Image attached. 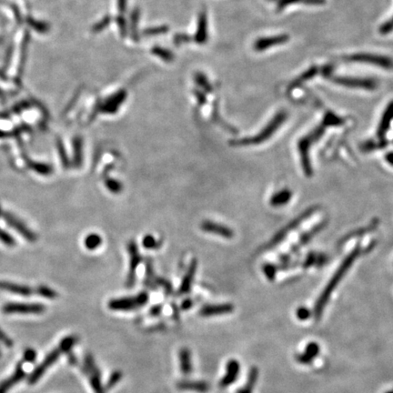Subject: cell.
<instances>
[{"mask_svg":"<svg viewBox=\"0 0 393 393\" xmlns=\"http://www.w3.org/2000/svg\"><path fill=\"white\" fill-rule=\"evenodd\" d=\"M347 59L352 62L375 65L384 69H393V60L391 57L376 55V54L358 53V54H353L350 57H348Z\"/></svg>","mask_w":393,"mask_h":393,"instance_id":"obj_6","label":"cell"},{"mask_svg":"<svg viewBox=\"0 0 393 393\" xmlns=\"http://www.w3.org/2000/svg\"><path fill=\"white\" fill-rule=\"evenodd\" d=\"M318 73V68L316 67H312L310 68L308 71L304 72L302 75H300V77L297 79H295V81L292 82V84L290 85V87H296V86H300L302 83H304L305 81H307L308 79L313 78L316 76V74Z\"/></svg>","mask_w":393,"mask_h":393,"instance_id":"obj_32","label":"cell"},{"mask_svg":"<svg viewBox=\"0 0 393 393\" xmlns=\"http://www.w3.org/2000/svg\"><path fill=\"white\" fill-rule=\"evenodd\" d=\"M257 376H258V372H257V368H252L250 370V373H249V377H248V380L246 385L242 389L239 390L237 393H251L252 390L254 389V386L257 382Z\"/></svg>","mask_w":393,"mask_h":393,"instance_id":"obj_28","label":"cell"},{"mask_svg":"<svg viewBox=\"0 0 393 393\" xmlns=\"http://www.w3.org/2000/svg\"><path fill=\"white\" fill-rule=\"evenodd\" d=\"M107 189L112 193L118 194L121 192L123 185L119 181L113 179H107L105 182Z\"/></svg>","mask_w":393,"mask_h":393,"instance_id":"obj_37","label":"cell"},{"mask_svg":"<svg viewBox=\"0 0 393 393\" xmlns=\"http://www.w3.org/2000/svg\"><path fill=\"white\" fill-rule=\"evenodd\" d=\"M84 244H85V247L87 250H97L100 245L102 244V239H101L100 235H98L96 233H91V234L87 235L85 238Z\"/></svg>","mask_w":393,"mask_h":393,"instance_id":"obj_31","label":"cell"},{"mask_svg":"<svg viewBox=\"0 0 393 393\" xmlns=\"http://www.w3.org/2000/svg\"><path fill=\"white\" fill-rule=\"evenodd\" d=\"M0 290L21 296H29L32 294V290L29 287L16 284L8 281H0Z\"/></svg>","mask_w":393,"mask_h":393,"instance_id":"obj_23","label":"cell"},{"mask_svg":"<svg viewBox=\"0 0 393 393\" xmlns=\"http://www.w3.org/2000/svg\"><path fill=\"white\" fill-rule=\"evenodd\" d=\"M36 292L39 294L40 296L45 297L47 299H50V300H54L58 296V294L54 290H52V289H50V288L47 286H38L37 290H36Z\"/></svg>","mask_w":393,"mask_h":393,"instance_id":"obj_38","label":"cell"},{"mask_svg":"<svg viewBox=\"0 0 393 393\" xmlns=\"http://www.w3.org/2000/svg\"><path fill=\"white\" fill-rule=\"evenodd\" d=\"M292 198V192L289 188H283L279 192L274 194L271 199V204L273 207H281L288 204Z\"/></svg>","mask_w":393,"mask_h":393,"instance_id":"obj_25","label":"cell"},{"mask_svg":"<svg viewBox=\"0 0 393 393\" xmlns=\"http://www.w3.org/2000/svg\"><path fill=\"white\" fill-rule=\"evenodd\" d=\"M385 159H386V161L389 164L393 167V151L387 153Z\"/></svg>","mask_w":393,"mask_h":393,"instance_id":"obj_56","label":"cell"},{"mask_svg":"<svg viewBox=\"0 0 393 393\" xmlns=\"http://www.w3.org/2000/svg\"><path fill=\"white\" fill-rule=\"evenodd\" d=\"M226 370L227 372L220 382V385L222 388H227L236 381L240 371V366L239 361L236 359H230L227 363Z\"/></svg>","mask_w":393,"mask_h":393,"instance_id":"obj_15","label":"cell"},{"mask_svg":"<svg viewBox=\"0 0 393 393\" xmlns=\"http://www.w3.org/2000/svg\"><path fill=\"white\" fill-rule=\"evenodd\" d=\"M179 366L180 371L184 376H188L192 372L191 352L188 348H182L179 350Z\"/></svg>","mask_w":393,"mask_h":393,"instance_id":"obj_22","label":"cell"},{"mask_svg":"<svg viewBox=\"0 0 393 393\" xmlns=\"http://www.w3.org/2000/svg\"><path fill=\"white\" fill-rule=\"evenodd\" d=\"M3 217H4L5 221L13 229H16L20 235L24 237L28 241H29V242H35V241H36L37 237L36 236V234L33 231H31L30 229H28L26 227V225L21 221H19L17 217H15L14 215L6 212V213L3 214Z\"/></svg>","mask_w":393,"mask_h":393,"instance_id":"obj_12","label":"cell"},{"mask_svg":"<svg viewBox=\"0 0 393 393\" xmlns=\"http://www.w3.org/2000/svg\"><path fill=\"white\" fill-rule=\"evenodd\" d=\"M393 120V100L390 102V104L385 108L383 112L381 120L379 121V127L377 130V135L380 139H383L386 136L387 132L391 127V123Z\"/></svg>","mask_w":393,"mask_h":393,"instance_id":"obj_18","label":"cell"},{"mask_svg":"<svg viewBox=\"0 0 393 393\" xmlns=\"http://www.w3.org/2000/svg\"><path fill=\"white\" fill-rule=\"evenodd\" d=\"M116 21H117V24H118V26H119L120 35H121L122 37H125V36H127V34H128V27H127V22L125 20L124 17L121 16V15L119 16V17H117Z\"/></svg>","mask_w":393,"mask_h":393,"instance_id":"obj_42","label":"cell"},{"mask_svg":"<svg viewBox=\"0 0 393 393\" xmlns=\"http://www.w3.org/2000/svg\"><path fill=\"white\" fill-rule=\"evenodd\" d=\"M264 272L265 274H266V276L268 277V279H272L274 278V276H275L276 271L272 268V265H268V266H266L264 268Z\"/></svg>","mask_w":393,"mask_h":393,"instance_id":"obj_51","label":"cell"},{"mask_svg":"<svg viewBox=\"0 0 393 393\" xmlns=\"http://www.w3.org/2000/svg\"><path fill=\"white\" fill-rule=\"evenodd\" d=\"M149 294L141 292L134 297H126L120 299H114L108 302V308L111 310H121L129 311L143 307L149 301Z\"/></svg>","mask_w":393,"mask_h":393,"instance_id":"obj_4","label":"cell"},{"mask_svg":"<svg viewBox=\"0 0 393 393\" xmlns=\"http://www.w3.org/2000/svg\"><path fill=\"white\" fill-rule=\"evenodd\" d=\"M295 3H303L311 6H321L326 3V0H280L278 4V9L281 10L289 5H292Z\"/></svg>","mask_w":393,"mask_h":393,"instance_id":"obj_29","label":"cell"},{"mask_svg":"<svg viewBox=\"0 0 393 393\" xmlns=\"http://www.w3.org/2000/svg\"><path fill=\"white\" fill-rule=\"evenodd\" d=\"M290 40V36L287 34H281L278 36H270V37H260L257 39L254 43V50L257 52H261L264 50L273 48L275 46H279L287 43Z\"/></svg>","mask_w":393,"mask_h":393,"instance_id":"obj_13","label":"cell"},{"mask_svg":"<svg viewBox=\"0 0 393 393\" xmlns=\"http://www.w3.org/2000/svg\"><path fill=\"white\" fill-rule=\"evenodd\" d=\"M2 309L7 314H41L46 308L39 303H7Z\"/></svg>","mask_w":393,"mask_h":393,"instance_id":"obj_9","label":"cell"},{"mask_svg":"<svg viewBox=\"0 0 393 393\" xmlns=\"http://www.w3.org/2000/svg\"><path fill=\"white\" fill-rule=\"evenodd\" d=\"M322 124L323 125L316 128L308 135L302 137L298 143V150L300 151L301 166H302L304 173L308 177H310L312 175V168H311V163L309 160V154H308L309 149H310L311 144L314 143L316 140H318L323 135L326 125L324 123H322Z\"/></svg>","mask_w":393,"mask_h":393,"instance_id":"obj_3","label":"cell"},{"mask_svg":"<svg viewBox=\"0 0 393 393\" xmlns=\"http://www.w3.org/2000/svg\"><path fill=\"white\" fill-rule=\"evenodd\" d=\"M197 267H198V261L196 259H193L191 261V263L188 267V270L186 272L184 278L182 279L181 285L179 287V295H183V294H187L190 288L192 285L193 282L194 275L197 271Z\"/></svg>","mask_w":393,"mask_h":393,"instance_id":"obj_19","label":"cell"},{"mask_svg":"<svg viewBox=\"0 0 393 393\" xmlns=\"http://www.w3.org/2000/svg\"><path fill=\"white\" fill-rule=\"evenodd\" d=\"M168 31H169V28L167 26H157V27L146 29L143 32V35L147 36H157V35L165 34Z\"/></svg>","mask_w":393,"mask_h":393,"instance_id":"obj_39","label":"cell"},{"mask_svg":"<svg viewBox=\"0 0 393 393\" xmlns=\"http://www.w3.org/2000/svg\"><path fill=\"white\" fill-rule=\"evenodd\" d=\"M161 310H162V305H157V306H155V307H153L150 309V316H153V317H156V316H158V315L160 314Z\"/></svg>","mask_w":393,"mask_h":393,"instance_id":"obj_55","label":"cell"},{"mask_svg":"<svg viewBox=\"0 0 393 393\" xmlns=\"http://www.w3.org/2000/svg\"><path fill=\"white\" fill-rule=\"evenodd\" d=\"M73 164L76 168H79L83 160V139L81 137H76L73 139Z\"/></svg>","mask_w":393,"mask_h":393,"instance_id":"obj_26","label":"cell"},{"mask_svg":"<svg viewBox=\"0 0 393 393\" xmlns=\"http://www.w3.org/2000/svg\"><path fill=\"white\" fill-rule=\"evenodd\" d=\"M156 283L157 285H161L164 288L165 291L167 294H171L172 292V286L171 283L164 279H156Z\"/></svg>","mask_w":393,"mask_h":393,"instance_id":"obj_47","label":"cell"},{"mask_svg":"<svg viewBox=\"0 0 393 393\" xmlns=\"http://www.w3.org/2000/svg\"><path fill=\"white\" fill-rule=\"evenodd\" d=\"M84 372L86 376H88V379L90 385L93 389L95 393H105V390L101 383V375L100 370L98 369L97 365L94 361V359L90 354H87L84 360Z\"/></svg>","mask_w":393,"mask_h":393,"instance_id":"obj_8","label":"cell"},{"mask_svg":"<svg viewBox=\"0 0 393 393\" xmlns=\"http://www.w3.org/2000/svg\"><path fill=\"white\" fill-rule=\"evenodd\" d=\"M57 150H58V152H59V156H60L61 161H62V164H63L64 167H68V166H69V161H68V156H67V154H66V151H65L63 144H62V142H61L60 140H58V141H57Z\"/></svg>","mask_w":393,"mask_h":393,"instance_id":"obj_44","label":"cell"},{"mask_svg":"<svg viewBox=\"0 0 393 393\" xmlns=\"http://www.w3.org/2000/svg\"><path fill=\"white\" fill-rule=\"evenodd\" d=\"M30 168L36 171V173L42 175V176H50V174H52L53 172V169L50 165L46 164V163H41V162H30Z\"/></svg>","mask_w":393,"mask_h":393,"instance_id":"obj_33","label":"cell"},{"mask_svg":"<svg viewBox=\"0 0 393 393\" xmlns=\"http://www.w3.org/2000/svg\"><path fill=\"white\" fill-rule=\"evenodd\" d=\"M194 94H195V96H196V98H197V100H198V101H199V103H200V105H204V104H206L207 98H206V95H205V93L201 92L200 90H195V91H194Z\"/></svg>","mask_w":393,"mask_h":393,"instance_id":"obj_50","label":"cell"},{"mask_svg":"<svg viewBox=\"0 0 393 393\" xmlns=\"http://www.w3.org/2000/svg\"><path fill=\"white\" fill-rule=\"evenodd\" d=\"M192 306H193V301H192V300H191V299H187V300H184V301L182 302V304H181V309L188 310V309H189Z\"/></svg>","mask_w":393,"mask_h":393,"instance_id":"obj_54","label":"cell"},{"mask_svg":"<svg viewBox=\"0 0 393 393\" xmlns=\"http://www.w3.org/2000/svg\"><path fill=\"white\" fill-rule=\"evenodd\" d=\"M331 81L338 85L347 86L350 88H361L365 90H374L377 88L378 83L372 79H360V78H349V77H329Z\"/></svg>","mask_w":393,"mask_h":393,"instance_id":"obj_7","label":"cell"},{"mask_svg":"<svg viewBox=\"0 0 393 393\" xmlns=\"http://www.w3.org/2000/svg\"><path fill=\"white\" fill-rule=\"evenodd\" d=\"M190 40H191V38L188 36L187 34H184V33H179V34L175 35L174 37H173L174 44H175L176 46H178V47L180 46V45H182V44L188 43V42H189Z\"/></svg>","mask_w":393,"mask_h":393,"instance_id":"obj_45","label":"cell"},{"mask_svg":"<svg viewBox=\"0 0 393 393\" xmlns=\"http://www.w3.org/2000/svg\"><path fill=\"white\" fill-rule=\"evenodd\" d=\"M26 373L23 370V367L21 364L17 365L15 373L9 377L8 379L4 380L1 384H0V393H7L15 384H17V382H19L20 380L24 379Z\"/></svg>","mask_w":393,"mask_h":393,"instance_id":"obj_21","label":"cell"},{"mask_svg":"<svg viewBox=\"0 0 393 393\" xmlns=\"http://www.w3.org/2000/svg\"><path fill=\"white\" fill-rule=\"evenodd\" d=\"M110 21H111V17L105 16L102 19H100V21L94 25L93 28H92V31H93L94 33L101 32L102 30H104V29L109 26Z\"/></svg>","mask_w":393,"mask_h":393,"instance_id":"obj_40","label":"cell"},{"mask_svg":"<svg viewBox=\"0 0 393 393\" xmlns=\"http://www.w3.org/2000/svg\"><path fill=\"white\" fill-rule=\"evenodd\" d=\"M311 213H312V210H308L304 214L301 215L300 218H298L296 221H294L291 224H290L289 227H287L286 229L281 230L279 234L276 235V237L273 239L272 245H275V244H278L279 242H280L281 239H282L284 237H286L287 235H288V233H289L290 230H293V229H296V228L300 225V223H302V222H304Z\"/></svg>","mask_w":393,"mask_h":393,"instance_id":"obj_24","label":"cell"},{"mask_svg":"<svg viewBox=\"0 0 393 393\" xmlns=\"http://www.w3.org/2000/svg\"><path fill=\"white\" fill-rule=\"evenodd\" d=\"M233 310H234V307L229 303L213 304V305H206V306L201 308L200 315L202 317H212V316L229 314Z\"/></svg>","mask_w":393,"mask_h":393,"instance_id":"obj_16","label":"cell"},{"mask_svg":"<svg viewBox=\"0 0 393 393\" xmlns=\"http://www.w3.org/2000/svg\"><path fill=\"white\" fill-rule=\"evenodd\" d=\"M393 393V392H389V393Z\"/></svg>","mask_w":393,"mask_h":393,"instance_id":"obj_57","label":"cell"},{"mask_svg":"<svg viewBox=\"0 0 393 393\" xmlns=\"http://www.w3.org/2000/svg\"><path fill=\"white\" fill-rule=\"evenodd\" d=\"M0 215H1V208H0Z\"/></svg>","mask_w":393,"mask_h":393,"instance_id":"obj_58","label":"cell"},{"mask_svg":"<svg viewBox=\"0 0 393 393\" xmlns=\"http://www.w3.org/2000/svg\"><path fill=\"white\" fill-rule=\"evenodd\" d=\"M393 30V17L392 19H390V20L385 22L384 24H382V25L380 26V28H379V32H380V34H382V35L389 34V33H391Z\"/></svg>","mask_w":393,"mask_h":393,"instance_id":"obj_46","label":"cell"},{"mask_svg":"<svg viewBox=\"0 0 393 393\" xmlns=\"http://www.w3.org/2000/svg\"><path fill=\"white\" fill-rule=\"evenodd\" d=\"M195 82L198 84V86H200L205 92H207V93H210V92H212V90H213V88H212V86H211V84L209 83V81H208V79H207V77L205 76V75H203L202 73H197L196 75H195Z\"/></svg>","mask_w":393,"mask_h":393,"instance_id":"obj_34","label":"cell"},{"mask_svg":"<svg viewBox=\"0 0 393 393\" xmlns=\"http://www.w3.org/2000/svg\"><path fill=\"white\" fill-rule=\"evenodd\" d=\"M127 96H128L127 91L125 89H121V90H119L117 93L111 95L106 100L98 102L94 109L92 118H94V116H96L98 113L114 114L116 112H118L120 107L127 99Z\"/></svg>","mask_w":393,"mask_h":393,"instance_id":"obj_5","label":"cell"},{"mask_svg":"<svg viewBox=\"0 0 393 393\" xmlns=\"http://www.w3.org/2000/svg\"><path fill=\"white\" fill-rule=\"evenodd\" d=\"M139 19V9H134L131 17H130V21H131V36L134 41H137L138 40V36H137V22Z\"/></svg>","mask_w":393,"mask_h":393,"instance_id":"obj_35","label":"cell"},{"mask_svg":"<svg viewBox=\"0 0 393 393\" xmlns=\"http://www.w3.org/2000/svg\"><path fill=\"white\" fill-rule=\"evenodd\" d=\"M359 253H360V249L359 247L352 250L350 254H348V256L344 258L342 263L340 265V267L337 269L336 272L334 273L332 278L329 279L327 286L325 287L322 295L319 297V299L315 304L314 315L317 320H319L322 317V312L326 307L327 303L329 302L330 296L336 290L337 287L339 286L340 282L342 280L344 276L347 274V272H349L351 266L354 263L355 259L359 257Z\"/></svg>","mask_w":393,"mask_h":393,"instance_id":"obj_1","label":"cell"},{"mask_svg":"<svg viewBox=\"0 0 393 393\" xmlns=\"http://www.w3.org/2000/svg\"><path fill=\"white\" fill-rule=\"evenodd\" d=\"M319 352H320V348H319L318 344L309 343L308 345L305 352L300 354V356H298L297 359H298V361H300V363L308 364L310 361H312V359L318 355Z\"/></svg>","mask_w":393,"mask_h":393,"instance_id":"obj_27","label":"cell"},{"mask_svg":"<svg viewBox=\"0 0 393 393\" xmlns=\"http://www.w3.org/2000/svg\"><path fill=\"white\" fill-rule=\"evenodd\" d=\"M151 53L159 57V58H161L162 60H164L166 62H171L174 59V54L172 53L171 50L161 48V47H158V46L152 48L151 49Z\"/></svg>","mask_w":393,"mask_h":393,"instance_id":"obj_30","label":"cell"},{"mask_svg":"<svg viewBox=\"0 0 393 393\" xmlns=\"http://www.w3.org/2000/svg\"><path fill=\"white\" fill-rule=\"evenodd\" d=\"M309 315H310V312H309V310H308V308H300L297 310V316H298V318H299L300 320H302V321L308 319V318L309 317Z\"/></svg>","mask_w":393,"mask_h":393,"instance_id":"obj_49","label":"cell"},{"mask_svg":"<svg viewBox=\"0 0 393 393\" xmlns=\"http://www.w3.org/2000/svg\"><path fill=\"white\" fill-rule=\"evenodd\" d=\"M129 257H130V263H129V271L127 279V287L132 288L136 281V271L138 265L140 264L142 258L139 254L138 249L137 247L135 241L131 240L128 246Z\"/></svg>","mask_w":393,"mask_h":393,"instance_id":"obj_11","label":"cell"},{"mask_svg":"<svg viewBox=\"0 0 393 393\" xmlns=\"http://www.w3.org/2000/svg\"><path fill=\"white\" fill-rule=\"evenodd\" d=\"M127 5H128V0H118V9L120 14L126 12Z\"/></svg>","mask_w":393,"mask_h":393,"instance_id":"obj_52","label":"cell"},{"mask_svg":"<svg viewBox=\"0 0 393 393\" xmlns=\"http://www.w3.org/2000/svg\"><path fill=\"white\" fill-rule=\"evenodd\" d=\"M0 241L7 246H14L16 244L13 237L9 235L7 231L1 229H0Z\"/></svg>","mask_w":393,"mask_h":393,"instance_id":"obj_43","label":"cell"},{"mask_svg":"<svg viewBox=\"0 0 393 393\" xmlns=\"http://www.w3.org/2000/svg\"><path fill=\"white\" fill-rule=\"evenodd\" d=\"M287 120V113L285 111H280L279 113L273 117L271 121L269 122L264 129H262L256 136L245 137L239 140H234L231 142V145L234 146H248V145H257L263 143L270 139L278 129L281 127V125Z\"/></svg>","mask_w":393,"mask_h":393,"instance_id":"obj_2","label":"cell"},{"mask_svg":"<svg viewBox=\"0 0 393 393\" xmlns=\"http://www.w3.org/2000/svg\"><path fill=\"white\" fill-rule=\"evenodd\" d=\"M142 245L145 249L148 250H157L160 247V241L157 240L155 238L151 235H147L143 238Z\"/></svg>","mask_w":393,"mask_h":393,"instance_id":"obj_36","label":"cell"},{"mask_svg":"<svg viewBox=\"0 0 393 393\" xmlns=\"http://www.w3.org/2000/svg\"><path fill=\"white\" fill-rule=\"evenodd\" d=\"M194 38H195V41L200 45H203L207 41V38H208L207 16L205 9H203L199 15L198 27H197V31H196Z\"/></svg>","mask_w":393,"mask_h":393,"instance_id":"obj_17","label":"cell"},{"mask_svg":"<svg viewBox=\"0 0 393 393\" xmlns=\"http://www.w3.org/2000/svg\"><path fill=\"white\" fill-rule=\"evenodd\" d=\"M122 376H123V374H122L120 371H115L110 375L109 379L107 380V385H106V388H107V390H111L113 387H115L116 384H118L120 381V379H122Z\"/></svg>","mask_w":393,"mask_h":393,"instance_id":"obj_41","label":"cell"},{"mask_svg":"<svg viewBox=\"0 0 393 393\" xmlns=\"http://www.w3.org/2000/svg\"><path fill=\"white\" fill-rule=\"evenodd\" d=\"M178 389L181 391H192L200 393H207L210 386L206 381H191V380H182L178 383Z\"/></svg>","mask_w":393,"mask_h":393,"instance_id":"obj_20","label":"cell"},{"mask_svg":"<svg viewBox=\"0 0 393 393\" xmlns=\"http://www.w3.org/2000/svg\"><path fill=\"white\" fill-rule=\"evenodd\" d=\"M36 351L32 349H28L26 350L25 354H24V359L25 360H27L28 362H33L36 359Z\"/></svg>","mask_w":393,"mask_h":393,"instance_id":"obj_48","label":"cell"},{"mask_svg":"<svg viewBox=\"0 0 393 393\" xmlns=\"http://www.w3.org/2000/svg\"><path fill=\"white\" fill-rule=\"evenodd\" d=\"M65 352L64 349L59 345L57 348L55 350H52L50 354L46 357L43 361L36 367V370L33 372L31 374V376L29 377V382L30 384H34L36 383L38 379L42 377L45 372H47V370L51 367L52 365L54 364L57 360V359L59 356Z\"/></svg>","mask_w":393,"mask_h":393,"instance_id":"obj_10","label":"cell"},{"mask_svg":"<svg viewBox=\"0 0 393 393\" xmlns=\"http://www.w3.org/2000/svg\"><path fill=\"white\" fill-rule=\"evenodd\" d=\"M200 228L208 233H212L218 236L223 237L226 239H230L234 236V232L229 229V227L224 226L220 223L210 222V221H205L202 222L200 225Z\"/></svg>","mask_w":393,"mask_h":393,"instance_id":"obj_14","label":"cell"},{"mask_svg":"<svg viewBox=\"0 0 393 393\" xmlns=\"http://www.w3.org/2000/svg\"><path fill=\"white\" fill-rule=\"evenodd\" d=\"M0 341L2 342V343L5 344L7 347H11L12 346V342L8 337L0 329Z\"/></svg>","mask_w":393,"mask_h":393,"instance_id":"obj_53","label":"cell"}]
</instances>
